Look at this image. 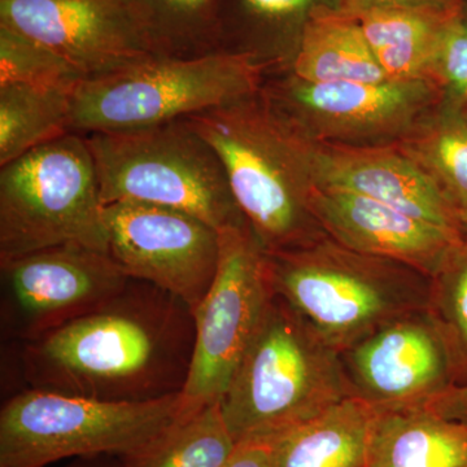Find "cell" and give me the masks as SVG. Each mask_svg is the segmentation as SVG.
Listing matches in <instances>:
<instances>
[{
  "mask_svg": "<svg viewBox=\"0 0 467 467\" xmlns=\"http://www.w3.org/2000/svg\"><path fill=\"white\" fill-rule=\"evenodd\" d=\"M192 309L131 279L103 308L26 343L30 389L101 401L142 402L182 393L192 365Z\"/></svg>",
  "mask_w": 467,
  "mask_h": 467,
  "instance_id": "obj_1",
  "label": "cell"
},
{
  "mask_svg": "<svg viewBox=\"0 0 467 467\" xmlns=\"http://www.w3.org/2000/svg\"><path fill=\"white\" fill-rule=\"evenodd\" d=\"M186 119L216 150L234 201L264 252L297 251L327 236L309 211L313 183L296 137L260 91Z\"/></svg>",
  "mask_w": 467,
  "mask_h": 467,
  "instance_id": "obj_2",
  "label": "cell"
},
{
  "mask_svg": "<svg viewBox=\"0 0 467 467\" xmlns=\"http://www.w3.org/2000/svg\"><path fill=\"white\" fill-rule=\"evenodd\" d=\"M265 264L273 294L339 353L429 306L430 276L347 250L328 236L297 251L265 252Z\"/></svg>",
  "mask_w": 467,
  "mask_h": 467,
  "instance_id": "obj_3",
  "label": "cell"
},
{
  "mask_svg": "<svg viewBox=\"0 0 467 467\" xmlns=\"http://www.w3.org/2000/svg\"><path fill=\"white\" fill-rule=\"evenodd\" d=\"M350 396L340 353L273 294L220 404L238 444L273 441Z\"/></svg>",
  "mask_w": 467,
  "mask_h": 467,
  "instance_id": "obj_4",
  "label": "cell"
},
{
  "mask_svg": "<svg viewBox=\"0 0 467 467\" xmlns=\"http://www.w3.org/2000/svg\"><path fill=\"white\" fill-rule=\"evenodd\" d=\"M266 73L254 57L232 52L192 58L150 55L82 79L72 92L70 130H134L187 119L254 97Z\"/></svg>",
  "mask_w": 467,
  "mask_h": 467,
  "instance_id": "obj_5",
  "label": "cell"
},
{
  "mask_svg": "<svg viewBox=\"0 0 467 467\" xmlns=\"http://www.w3.org/2000/svg\"><path fill=\"white\" fill-rule=\"evenodd\" d=\"M85 137L103 205L140 202L175 209L218 232L248 226L216 150L186 119Z\"/></svg>",
  "mask_w": 467,
  "mask_h": 467,
  "instance_id": "obj_6",
  "label": "cell"
},
{
  "mask_svg": "<svg viewBox=\"0 0 467 467\" xmlns=\"http://www.w3.org/2000/svg\"><path fill=\"white\" fill-rule=\"evenodd\" d=\"M184 413L182 396L116 402L27 389L0 410V467H46L143 450Z\"/></svg>",
  "mask_w": 467,
  "mask_h": 467,
  "instance_id": "obj_7",
  "label": "cell"
},
{
  "mask_svg": "<svg viewBox=\"0 0 467 467\" xmlns=\"http://www.w3.org/2000/svg\"><path fill=\"white\" fill-rule=\"evenodd\" d=\"M64 244L109 254L97 168L78 133L0 167V260Z\"/></svg>",
  "mask_w": 467,
  "mask_h": 467,
  "instance_id": "obj_8",
  "label": "cell"
},
{
  "mask_svg": "<svg viewBox=\"0 0 467 467\" xmlns=\"http://www.w3.org/2000/svg\"><path fill=\"white\" fill-rule=\"evenodd\" d=\"M220 238L217 275L192 312L195 343L181 393L186 411L223 399L273 297L265 252L250 226L223 230Z\"/></svg>",
  "mask_w": 467,
  "mask_h": 467,
  "instance_id": "obj_9",
  "label": "cell"
},
{
  "mask_svg": "<svg viewBox=\"0 0 467 467\" xmlns=\"http://www.w3.org/2000/svg\"><path fill=\"white\" fill-rule=\"evenodd\" d=\"M260 95L285 129L315 142L399 133L444 101L441 88L429 81L313 84L291 72L264 79Z\"/></svg>",
  "mask_w": 467,
  "mask_h": 467,
  "instance_id": "obj_10",
  "label": "cell"
},
{
  "mask_svg": "<svg viewBox=\"0 0 467 467\" xmlns=\"http://www.w3.org/2000/svg\"><path fill=\"white\" fill-rule=\"evenodd\" d=\"M109 254L126 275L173 295L192 312L217 275L220 232L201 218L158 205H103Z\"/></svg>",
  "mask_w": 467,
  "mask_h": 467,
  "instance_id": "obj_11",
  "label": "cell"
},
{
  "mask_svg": "<svg viewBox=\"0 0 467 467\" xmlns=\"http://www.w3.org/2000/svg\"><path fill=\"white\" fill-rule=\"evenodd\" d=\"M0 272L3 315L26 343L103 308L131 281L107 252L78 244L0 260Z\"/></svg>",
  "mask_w": 467,
  "mask_h": 467,
  "instance_id": "obj_12",
  "label": "cell"
},
{
  "mask_svg": "<svg viewBox=\"0 0 467 467\" xmlns=\"http://www.w3.org/2000/svg\"><path fill=\"white\" fill-rule=\"evenodd\" d=\"M352 395L374 409L425 405L454 387L450 352L426 310L340 352Z\"/></svg>",
  "mask_w": 467,
  "mask_h": 467,
  "instance_id": "obj_13",
  "label": "cell"
},
{
  "mask_svg": "<svg viewBox=\"0 0 467 467\" xmlns=\"http://www.w3.org/2000/svg\"><path fill=\"white\" fill-rule=\"evenodd\" d=\"M0 26L42 43L84 79L150 55L121 0H0Z\"/></svg>",
  "mask_w": 467,
  "mask_h": 467,
  "instance_id": "obj_14",
  "label": "cell"
},
{
  "mask_svg": "<svg viewBox=\"0 0 467 467\" xmlns=\"http://www.w3.org/2000/svg\"><path fill=\"white\" fill-rule=\"evenodd\" d=\"M315 186L368 196L460 233V213L431 174L405 149L315 142L295 134ZM461 234V233H460Z\"/></svg>",
  "mask_w": 467,
  "mask_h": 467,
  "instance_id": "obj_15",
  "label": "cell"
},
{
  "mask_svg": "<svg viewBox=\"0 0 467 467\" xmlns=\"http://www.w3.org/2000/svg\"><path fill=\"white\" fill-rule=\"evenodd\" d=\"M308 205L331 241L358 254L405 264L430 278L463 242L460 233L346 190L312 184Z\"/></svg>",
  "mask_w": 467,
  "mask_h": 467,
  "instance_id": "obj_16",
  "label": "cell"
},
{
  "mask_svg": "<svg viewBox=\"0 0 467 467\" xmlns=\"http://www.w3.org/2000/svg\"><path fill=\"white\" fill-rule=\"evenodd\" d=\"M342 9V0H218L220 50L248 55L270 69H290L316 11Z\"/></svg>",
  "mask_w": 467,
  "mask_h": 467,
  "instance_id": "obj_17",
  "label": "cell"
},
{
  "mask_svg": "<svg viewBox=\"0 0 467 467\" xmlns=\"http://www.w3.org/2000/svg\"><path fill=\"white\" fill-rule=\"evenodd\" d=\"M367 467H467V426L423 405L374 409Z\"/></svg>",
  "mask_w": 467,
  "mask_h": 467,
  "instance_id": "obj_18",
  "label": "cell"
},
{
  "mask_svg": "<svg viewBox=\"0 0 467 467\" xmlns=\"http://www.w3.org/2000/svg\"><path fill=\"white\" fill-rule=\"evenodd\" d=\"M450 9H371L358 17L365 38L389 81L436 84L435 67Z\"/></svg>",
  "mask_w": 467,
  "mask_h": 467,
  "instance_id": "obj_19",
  "label": "cell"
},
{
  "mask_svg": "<svg viewBox=\"0 0 467 467\" xmlns=\"http://www.w3.org/2000/svg\"><path fill=\"white\" fill-rule=\"evenodd\" d=\"M374 409L350 396L269 441L275 467H367Z\"/></svg>",
  "mask_w": 467,
  "mask_h": 467,
  "instance_id": "obj_20",
  "label": "cell"
},
{
  "mask_svg": "<svg viewBox=\"0 0 467 467\" xmlns=\"http://www.w3.org/2000/svg\"><path fill=\"white\" fill-rule=\"evenodd\" d=\"M288 70L313 84L389 81L358 17L335 8L318 9L312 15Z\"/></svg>",
  "mask_w": 467,
  "mask_h": 467,
  "instance_id": "obj_21",
  "label": "cell"
},
{
  "mask_svg": "<svg viewBox=\"0 0 467 467\" xmlns=\"http://www.w3.org/2000/svg\"><path fill=\"white\" fill-rule=\"evenodd\" d=\"M150 55L192 58L220 50L218 0H121Z\"/></svg>",
  "mask_w": 467,
  "mask_h": 467,
  "instance_id": "obj_22",
  "label": "cell"
},
{
  "mask_svg": "<svg viewBox=\"0 0 467 467\" xmlns=\"http://www.w3.org/2000/svg\"><path fill=\"white\" fill-rule=\"evenodd\" d=\"M73 91L24 84L0 85V167L72 133Z\"/></svg>",
  "mask_w": 467,
  "mask_h": 467,
  "instance_id": "obj_23",
  "label": "cell"
},
{
  "mask_svg": "<svg viewBox=\"0 0 467 467\" xmlns=\"http://www.w3.org/2000/svg\"><path fill=\"white\" fill-rule=\"evenodd\" d=\"M235 447L216 401L184 411L143 450L121 460L125 467H223Z\"/></svg>",
  "mask_w": 467,
  "mask_h": 467,
  "instance_id": "obj_24",
  "label": "cell"
},
{
  "mask_svg": "<svg viewBox=\"0 0 467 467\" xmlns=\"http://www.w3.org/2000/svg\"><path fill=\"white\" fill-rule=\"evenodd\" d=\"M405 150L434 177L459 213L467 212V124L459 107L442 101V109Z\"/></svg>",
  "mask_w": 467,
  "mask_h": 467,
  "instance_id": "obj_25",
  "label": "cell"
},
{
  "mask_svg": "<svg viewBox=\"0 0 467 467\" xmlns=\"http://www.w3.org/2000/svg\"><path fill=\"white\" fill-rule=\"evenodd\" d=\"M427 312L450 352L454 387L467 386V243L431 276Z\"/></svg>",
  "mask_w": 467,
  "mask_h": 467,
  "instance_id": "obj_26",
  "label": "cell"
},
{
  "mask_svg": "<svg viewBox=\"0 0 467 467\" xmlns=\"http://www.w3.org/2000/svg\"><path fill=\"white\" fill-rule=\"evenodd\" d=\"M84 77L42 43L0 26V85L24 84L73 91Z\"/></svg>",
  "mask_w": 467,
  "mask_h": 467,
  "instance_id": "obj_27",
  "label": "cell"
},
{
  "mask_svg": "<svg viewBox=\"0 0 467 467\" xmlns=\"http://www.w3.org/2000/svg\"><path fill=\"white\" fill-rule=\"evenodd\" d=\"M435 81L445 103L462 109L467 101V2L462 0L445 26L438 58Z\"/></svg>",
  "mask_w": 467,
  "mask_h": 467,
  "instance_id": "obj_28",
  "label": "cell"
},
{
  "mask_svg": "<svg viewBox=\"0 0 467 467\" xmlns=\"http://www.w3.org/2000/svg\"><path fill=\"white\" fill-rule=\"evenodd\" d=\"M462 0H342V11L358 15L371 9H450Z\"/></svg>",
  "mask_w": 467,
  "mask_h": 467,
  "instance_id": "obj_29",
  "label": "cell"
},
{
  "mask_svg": "<svg viewBox=\"0 0 467 467\" xmlns=\"http://www.w3.org/2000/svg\"><path fill=\"white\" fill-rule=\"evenodd\" d=\"M223 467H275L269 441L238 442Z\"/></svg>",
  "mask_w": 467,
  "mask_h": 467,
  "instance_id": "obj_30",
  "label": "cell"
},
{
  "mask_svg": "<svg viewBox=\"0 0 467 467\" xmlns=\"http://www.w3.org/2000/svg\"><path fill=\"white\" fill-rule=\"evenodd\" d=\"M425 407L441 417L467 426V386L451 387L434 400L427 402Z\"/></svg>",
  "mask_w": 467,
  "mask_h": 467,
  "instance_id": "obj_31",
  "label": "cell"
},
{
  "mask_svg": "<svg viewBox=\"0 0 467 467\" xmlns=\"http://www.w3.org/2000/svg\"><path fill=\"white\" fill-rule=\"evenodd\" d=\"M67 467H125V465L119 457L95 456L76 459Z\"/></svg>",
  "mask_w": 467,
  "mask_h": 467,
  "instance_id": "obj_32",
  "label": "cell"
},
{
  "mask_svg": "<svg viewBox=\"0 0 467 467\" xmlns=\"http://www.w3.org/2000/svg\"><path fill=\"white\" fill-rule=\"evenodd\" d=\"M460 233L463 242L467 243V212L460 214Z\"/></svg>",
  "mask_w": 467,
  "mask_h": 467,
  "instance_id": "obj_33",
  "label": "cell"
},
{
  "mask_svg": "<svg viewBox=\"0 0 467 467\" xmlns=\"http://www.w3.org/2000/svg\"><path fill=\"white\" fill-rule=\"evenodd\" d=\"M461 112H462L463 119H465L467 124V101L463 104L462 109H461Z\"/></svg>",
  "mask_w": 467,
  "mask_h": 467,
  "instance_id": "obj_34",
  "label": "cell"
}]
</instances>
